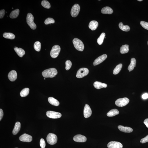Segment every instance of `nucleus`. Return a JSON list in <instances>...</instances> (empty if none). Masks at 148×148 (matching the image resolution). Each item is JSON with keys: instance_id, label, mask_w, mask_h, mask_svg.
<instances>
[{"instance_id": "f257e3e1", "label": "nucleus", "mask_w": 148, "mask_h": 148, "mask_svg": "<svg viewBox=\"0 0 148 148\" xmlns=\"http://www.w3.org/2000/svg\"><path fill=\"white\" fill-rule=\"evenodd\" d=\"M57 73V69L53 68L44 70L42 72V75L44 78H52L55 77Z\"/></svg>"}, {"instance_id": "f03ea898", "label": "nucleus", "mask_w": 148, "mask_h": 148, "mask_svg": "<svg viewBox=\"0 0 148 148\" xmlns=\"http://www.w3.org/2000/svg\"><path fill=\"white\" fill-rule=\"evenodd\" d=\"M73 43L74 47L77 50L83 51L84 48V46L82 41L78 38H75L73 40Z\"/></svg>"}, {"instance_id": "7ed1b4c3", "label": "nucleus", "mask_w": 148, "mask_h": 148, "mask_svg": "<svg viewBox=\"0 0 148 148\" xmlns=\"http://www.w3.org/2000/svg\"><path fill=\"white\" fill-rule=\"evenodd\" d=\"M33 16L32 14L30 13L28 14L26 17V21L27 24L32 29L34 30L36 28L37 26L33 22Z\"/></svg>"}, {"instance_id": "20e7f679", "label": "nucleus", "mask_w": 148, "mask_h": 148, "mask_svg": "<svg viewBox=\"0 0 148 148\" xmlns=\"http://www.w3.org/2000/svg\"><path fill=\"white\" fill-rule=\"evenodd\" d=\"M46 139L48 143L51 145H53L57 143V137L54 134L50 133L48 135Z\"/></svg>"}, {"instance_id": "39448f33", "label": "nucleus", "mask_w": 148, "mask_h": 148, "mask_svg": "<svg viewBox=\"0 0 148 148\" xmlns=\"http://www.w3.org/2000/svg\"><path fill=\"white\" fill-rule=\"evenodd\" d=\"M61 51L60 46L58 45L53 46L50 52L51 57L53 58H56L58 56Z\"/></svg>"}, {"instance_id": "423d86ee", "label": "nucleus", "mask_w": 148, "mask_h": 148, "mask_svg": "<svg viewBox=\"0 0 148 148\" xmlns=\"http://www.w3.org/2000/svg\"><path fill=\"white\" fill-rule=\"evenodd\" d=\"M129 100L128 98L124 97L118 99L116 101L115 104L119 107H122L126 105L129 102Z\"/></svg>"}, {"instance_id": "0eeeda50", "label": "nucleus", "mask_w": 148, "mask_h": 148, "mask_svg": "<svg viewBox=\"0 0 148 148\" xmlns=\"http://www.w3.org/2000/svg\"><path fill=\"white\" fill-rule=\"evenodd\" d=\"M89 72V71L88 68H82L79 69L77 71L76 74V77L78 78H83L88 75Z\"/></svg>"}, {"instance_id": "6e6552de", "label": "nucleus", "mask_w": 148, "mask_h": 148, "mask_svg": "<svg viewBox=\"0 0 148 148\" xmlns=\"http://www.w3.org/2000/svg\"><path fill=\"white\" fill-rule=\"evenodd\" d=\"M80 10V7L78 4H75L72 7L71 10V15L73 17H77L79 14Z\"/></svg>"}, {"instance_id": "1a4fd4ad", "label": "nucleus", "mask_w": 148, "mask_h": 148, "mask_svg": "<svg viewBox=\"0 0 148 148\" xmlns=\"http://www.w3.org/2000/svg\"><path fill=\"white\" fill-rule=\"evenodd\" d=\"M46 115L50 118L57 119L62 117V114L58 112L52 111H48L46 113Z\"/></svg>"}, {"instance_id": "9d476101", "label": "nucleus", "mask_w": 148, "mask_h": 148, "mask_svg": "<svg viewBox=\"0 0 148 148\" xmlns=\"http://www.w3.org/2000/svg\"><path fill=\"white\" fill-rule=\"evenodd\" d=\"M83 113L84 117L86 118L90 117L92 115L91 110L88 105L86 104L84 109Z\"/></svg>"}, {"instance_id": "9b49d317", "label": "nucleus", "mask_w": 148, "mask_h": 148, "mask_svg": "<svg viewBox=\"0 0 148 148\" xmlns=\"http://www.w3.org/2000/svg\"><path fill=\"white\" fill-rule=\"evenodd\" d=\"M107 147L108 148H122L123 145L120 142L111 141L109 143Z\"/></svg>"}, {"instance_id": "f8f14e48", "label": "nucleus", "mask_w": 148, "mask_h": 148, "mask_svg": "<svg viewBox=\"0 0 148 148\" xmlns=\"http://www.w3.org/2000/svg\"><path fill=\"white\" fill-rule=\"evenodd\" d=\"M107 57V56L106 54H103L99 56L94 61L93 65L94 66H96L99 65L105 60Z\"/></svg>"}, {"instance_id": "ddd939ff", "label": "nucleus", "mask_w": 148, "mask_h": 148, "mask_svg": "<svg viewBox=\"0 0 148 148\" xmlns=\"http://www.w3.org/2000/svg\"><path fill=\"white\" fill-rule=\"evenodd\" d=\"M19 140L21 141L29 142L32 141V137L30 135L24 134L19 137Z\"/></svg>"}, {"instance_id": "4468645a", "label": "nucleus", "mask_w": 148, "mask_h": 148, "mask_svg": "<svg viewBox=\"0 0 148 148\" xmlns=\"http://www.w3.org/2000/svg\"><path fill=\"white\" fill-rule=\"evenodd\" d=\"M74 141L78 142H84L86 141V137L81 134H78L75 136L73 138Z\"/></svg>"}, {"instance_id": "2eb2a0df", "label": "nucleus", "mask_w": 148, "mask_h": 148, "mask_svg": "<svg viewBox=\"0 0 148 148\" xmlns=\"http://www.w3.org/2000/svg\"><path fill=\"white\" fill-rule=\"evenodd\" d=\"M8 76L10 81H15L17 78V72L14 70L10 71L8 74Z\"/></svg>"}, {"instance_id": "dca6fc26", "label": "nucleus", "mask_w": 148, "mask_h": 148, "mask_svg": "<svg viewBox=\"0 0 148 148\" xmlns=\"http://www.w3.org/2000/svg\"><path fill=\"white\" fill-rule=\"evenodd\" d=\"M119 130L125 133H130L133 131L132 128L128 127H124V126L119 125L118 127Z\"/></svg>"}, {"instance_id": "f3484780", "label": "nucleus", "mask_w": 148, "mask_h": 148, "mask_svg": "<svg viewBox=\"0 0 148 148\" xmlns=\"http://www.w3.org/2000/svg\"><path fill=\"white\" fill-rule=\"evenodd\" d=\"M93 85L95 88L97 89H100L103 88H106L107 86V85L106 84L103 83L101 82L97 81L94 82Z\"/></svg>"}, {"instance_id": "a211bd4d", "label": "nucleus", "mask_w": 148, "mask_h": 148, "mask_svg": "<svg viewBox=\"0 0 148 148\" xmlns=\"http://www.w3.org/2000/svg\"><path fill=\"white\" fill-rule=\"evenodd\" d=\"M98 25V23L97 21H92L89 23V27L92 31H94L97 29Z\"/></svg>"}, {"instance_id": "6ab92c4d", "label": "nucleus", "mask_w": 148, "mask_h": 148, "mask_svg": "<svg viewBox=\"0 0 148 148\" xmlns=\"http://www.w3.org/2000/svg\"><path fill=\"white\" fill-rule=\"evenodd\" d=\"M21 127L20 123L19 122H17L15 123V126L12 131V133L14 135H16L20 131Z\"/></svg>"}, {"instance_id": "aec40b11", "label": "nucleus", "mask_w": 148, "mask_h": 148, "mask_svg": "<svg viewBox=\"0 0 148 148\" xmlns=\"http://www.w3.org/2000/svg\"><path fill=\"white\" fill-rule=\"evenodd\" d=\"M136 60L134 58L131 59V63L128 67V70L129 72L133 71L134 68L136 66Z\"/></svg>"}, {"instance_id": "412c9836", "label": "nucleus", "mask_w": 148, "mask_h": 148, "mask_svg": "<svg viewBox=\"0 0 148 148\" xmlns=\"http://www.w3.org/2000/svg\"><path fill=\"white\" fill-rule=\"evenodd\" d=\"M14 50L18 56L22 57L25 54V51L24 49L20 48H18L17 47L14 48Z\"/></svg>"}, {"instance_id": "4be33fe9", "label": "nucleus", "mask_w": 148, "mask_h": 148, "mask_svg": "<svg viewBox=\"0 0 148 148\" xmlns=\"http://www.w3.org/2000/svg\"><path fill=\"white\" fill-rule=\"evenodd\" d=\"M101 12L104 14H111L113 13V10L109 7H105L103 8L101 10Z\"/></svg>"}, {"instance_id": "5701e85b", "label": "nucleus", "mask_w": 148, "mask_h": 148, "mask_svg": "<svg viewBox=\"0 0 148 148\" xmlns=\"http://www.w3.org/2000/svg\"><path fill=\"white\" fill-rule=\"evenodd\" d=\"M48 101L50 104L53 106H58L60 104L59 102L57 100L53 97H49L48 98Z\"/></svg>"}, {"instance_id": "b1692460", "label": "nucleus", "mask_w": 148, "mask_h": 148, "mask_svg": "<svg viewBox=\"0 0 148 148\" xmlns=\"http://www.w3.org/2000/svg\"><path fill=\"white\" fill-rule=\"evenodd\" d=\"M119 112L116 109H113L110 110L107 113V115L109 117H112L115 116V115H119Z\"/></svg>"}, {"instance_id": "393cba45", "label": "nucleus", "mask_w": 148, "mask_h": 148, "mask_svg": "<svg viewBox=\"0 0 148 148\" xmlns=\"http://www.w3.org/2000/svg\"><path fill=\"white\" fill-rule=\"evenodd\" d=\"M129 46L127 44L123 45L120 48V53L122 54L127 53L129 51Z\"/></svg>"}, {"instance_id": "a878e982", "label": "nucleus", "mask_w": 148, "mask_h": 148, "mask_svg": "<svg viewBox=\"0 0 148 148\" xmlns=\"http://www.w3.org/2000/svg\"><path fill=\"white\" fill-rule=\"evenodd\" d=\"M19 10L18 9L13 10L10 14V18L11 19H15L17 18L19 15Z\"/></svg>"}, {"instance_id": "bb28decb", "label": "nucleus", "mask_w": 148, "mask_h": 148, "mask_svg": "<svg viewBox=\"0 0 148 148\" xmlns=\"http://www.w3.org/2000/svg\"><path fill=\"white\" fill-rule=\"evenodd\" d=\"M119 28L123 31L128 32L130 31L129 27L128 25H124L122 22L119 23Z\"/></svg>"}, {"instance_id": "cd10ccee", "label": "nucleus", "mask_w": 148, "mask_h": 148, "mask_svg": "<svg viewBox=\"0 0 148 148\" xmlns=\"http://www.w3.org/2000/svg\"><path fill=\"white\" fill-rule=\"evenodd\" d=\"M29 89L28 88H26L21 91L20 93V95L21 97H26L29 93Z\"/></svg>"}, {"instance_id": "c85d7f7f", "label": "nucleus", "mask_w": 148, "mask_h": 148, "mask_svg": "<svg viewBox=\"0 0 148 148\" xmlns=\"http://www.w3.org/2000/svg\"><path fill=\"white\" fill-rule=\"evenodd\" d=\"M3 37L5 38L10 39H14L15 38V36L11 33H3Z\"/></svg>"}, {"instance_id": "c756f323", "label": "nucleus", "mask_w": 148, "mask_h": 148, "mask_svg": "<svg viewBox=\"0 0 148 148\" xmlns=\"http://www.w3.org/2000/svg\"><path fill=\"white\" fill-rule=\"evenodd\" d=\"M122 64H120L117 65L114 69L113 71V74L114 75L118 74L121 71L122 68Z\"/></svg>"}, {"instance_id": "7c9ffc66", "label": "nucleus", "mask_w": 148, "mask_h": 148, "mask_svg": "<svg viewBox=\"0 0 148 148\" xmlns=\"http://www.w3.org/2000/svg\"><path fill=\"white\" fill-rule=\"evenodd\" d=\"M105 36V33H102L100 36L99 38H98L97 42L99 45H101L102 44Z\"/></svg>"}, {"instance_id": "2f4dec72", "label": "nucleus", "mask_w": 148, "mask_h": 148, "mask_svg": "<svg viewBox=\"0 0 148 148\" xmlns=\"http://www.w3.org/2000/svg\"><path fill=\"white\" fill-rule=\"evenodd\" d=\"M34 48L35 51L39 52L41 49V44L39 41L36 42L34 44Z\"/></svg>"}, {"instance_id": "473e14b6", "label": "nucleus", "mask_w": 148, "mask_h": 148, "mask_svg": "<svg viewBox=\"0 0 148 148\" xmlns=\"http://www.w3.org/2000/svg\"><path fill=\"white\" fill-rule=\"evenodd\" d=\"M41 4L43 7L49 9L51 8L50 4L47 1H42V2Z\"/></svg>"}, {"instance_id": "72a5a7b5", "label": "nucleus", "mask_w": 148, "mask_h": 148, "mask_svg": "<svg viewBox=\"0 0 148 148\" xmlns=\"http://www.w3.org/2000/svg\"><path fill=\"white\" fill-rule=\"evenodd\" d=\"M55 20L54 19L51 18H48L46 19L44 21V24L47 25L51 24H54Z\"/></svg>"}, {"instance_id": "f704fd0d", "label": "nucleus", "mask_w": 148, "mask_h": 148, "mask_svg": "<svg viewBox=\"0 0 148 148\" xmlns=\"http://www.w3.org/2000/svg\"><path fill=\"white\" fill-rule=\"evenodd\" d=\"M66 69L68 70L71 68L72 66V62L69 60H67L66 62Z\"/></svg>"}, {"instance_id": "c9c22d12", "label": "nucleus", "mask_w": 148, "mask_h": 148, "mask_svg": "<svg viewBox=\"0 0 148 148\" xmlns=\"http://www.w3.org/2000/svg\"><path fill=\"white\" fill-rule=\"evenodd\" d=\"M140 24L145 29L148 30V23L142 21L140 22Z\"/></svg>"}, {"instance_id": "e433bc0d", "label": "nucleus", "mask_w": 148, "mask_h": 148, "mask_svg": "<svg viewBox=\"0 0 148 148\" xmlns=\"http://www.w3.org/2000/svg\"><path fill=\"white\" fill-rule=\"evenodd\" d=\"M40 147L42 148H44L45 147L46 143L44 140L43 139H41L40 141Z\"/></svg>"}, {"instance_id": "4c0bfd02", "label": "nucleus", "mask_w": 148, "mask_h": 148, "mask_svg": "<svg viewBox=\"0 0 148 148\" xmlns=\"http://www.w3.org/2000/svg\"><path fill=\"white\" fill-rule=\"evenodd\" d=\"M140 142L142 143H145L147 142H148V135L145 138L142 139L140 141Z\"/></svg>"}, {"instance_id": "58836bf2", "label": "nucleus", "mask_w": 148, "mask_h": 148, "mask_svg": "<svg viewBox=\"0 0 148 148\" xmlns=\"http://www.w3.org/2000/svg\"><path fill=\"white\" fill-rule=\"evenodd\" d=\"M5 10H2L0 11V18H3L5 15Z\"/></svg>"}, {"instance_id": "ea45409f", "label": "nucleus", "mask_w": 148, "mask_h": 148, "mask_svg": "<svg viewBox=\"0 0 148 148\" xmlns=\"http://www.w3.org/2000/svg\"><path fill=\"white\" fill-rule=\"evenodd\" d=\"M142 97L144 99H146L148 98V94L146 93L142 95Z\"/></svg>"}, {"instance_id": "a19ab883", "label": "nucleus", "mask_w": 148, "mask_h": 148, "mask_svg": "<svg viewBox=\"0 0 148 148\" xmlns=\"http://www.w3.org/2000/svg\"><path fill=\"white\" fill-rule=\"evenodd\" d=\"M3 115V112L2 109H0V120L2 119Z\"/></svg>"}, {"instance_id": "79ce46f5", "label": "nucleus", "mask_w": 148, "mask_h": 148, "mask_svg": "<svg viewBox=\"0 0 148 148\" xmlns=\"http://www.w3.org/2000/svg\"><path fill=\"white\" fill-rule=\"evenodd\" d=\"M144 123L148 128V119H146L144 121Z\"/></svg>"}, {"instance_id": "37998d69", "label": "nucleus", "mask_w": 148, "mask_h": 148, "mask_svg": "<svg viewBox=\"0 0 148 148\" xmlns=\"http://www.w3.org/2000/svg\"><path fill=\"white\" fill-rule=\"evenodd\" d=\"M138 1H142V0H138Z\"/></svg>"}, {"instance_id": "c03bdc74", "label": "nucleus", "mask_w": 148, "mask_h": 148, "mask_svg": "<svg viewBox=\"0 0 148 148\" xmlns=\"http://www.w3.org/2000/svg\"><path fill=\"white\" fill-rule=\"evenodd\" d=\"M46 79V78H44V80H45Z\"/></svg>"}, {"instance_id": "a18cd8bd", "label": "nucleus", "mask_w": 148, "mask_h": 148, "mask_svg": "<svg viewBox=\"0 0 148 148\" xmlns=\"http://www.w3.org/2000/svg\"></svg>"}, {"instance_id": "49530a36", "label": "nucleus", "mask_w": 148, "mask_h": 148, "mask_svg": "<svg viewBox=\"0 0 148 148\" xmlns=\"http://www.w3.org/2000/svg\"></svg>"}]
</instances>
